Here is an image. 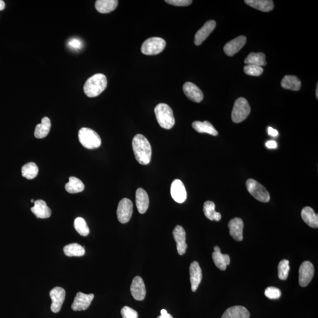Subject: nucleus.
<instances>
[{"label": "nucleus", "instance_id": "f257e3e1", "mask_svg": "<svg viewBox=\"0 0 318 318\" xmlns=\"http://www.w3.org/2000/svg\"><path fill=\"white\" fill-rule=\"evenodd\" d=\"M136 159L140 164L146 165L150 163L152 158V147L149 141L143 135L135 136L132 141Z\"/></svg>", "mask_w": 318, "mask_h": 318}, {"label": "nucleus", "instance_id": "f03ea898", "mask_svg": "<svg viewBox=\"0 0 318 318\" xmlns=\"http://www.w3.org/2000/svg\"><path fill=\"white\" fill-rule=\"evenodd\" d=\"M108 86V80L105 74L98 73L89 78L84 86V91L89 97H95L105 91Z\"/></svg>", "mask_w": 318, "mask_h": 318}, {"label": "nucleus", "instance_id": "7ed1b4c3", "mask_svg": "<svg viewBox=\"0 0 318 318\" xmlns=\"http://www.w3.org/2000/svg\"><path fill=\"white\" fill-rule=\"evenodd\" d=\"M155 114L158 122L162 128L171 129L175 124L172 109L165 103H160L156 106Z\"/></svg>", "mask_w": 318, "mask_h": 318}, {"label": "nucleus", "instance_id": "20e7f679", "mask_svg": "<svg viewBox=\"0 0 318 318\" xmlns=\"http://www.w3.org/2000/svg\"><path fill=\"white\" fill-rule=\"evenodd\" d=\"M79 139L85 148L94 149L99 148L102 144L99 135L91 129L83 127L79 132Z\"/></svg>", "mask_w": 318, "mask_h": 318}, {"label": "nucleus", "instance_id": "39448f33", "mask_svg": "<svg viewBox=\"0 0 318 318\" xmlns=\"http://www.w3.org/2000/svg\"><path fill=\"white\" fill-rule=\"evenodd\" d=\"M250 113V107L247 99L241 97L234 103L232 112V119L234 123L242 122Z\"/></svg>", "mask_w": 318, "mask_h": 318}, {"label": "nucleus", "instance_id": "423d86ee", "mask_svg": "<svg viewBox=\"0 0 318 318\" xmlns=\"http://www.w3.org/2000/svg\"><path fill=\"white\" fill-rule=\"evenodd\" d=\"M246 186L249 193L256 200L264 203H267L270 201V193L258 182L252 179H248L246 182Z\"/></svg>", "mask_w": 318, "mask_h": 318}, {"label": "nucleus", "instance_id": "0eeeda50", "mask_svg": "<svg viewBox=\"0 0 318 318\" xmlns=\"http://www.w3.org/2000/svg\"><path fill=\"white\" fill-rule=\"evenodd\" d=\"M165 40L160 37H152L145 40L141 45V53L147 56H154L161 53L165 48Z\"/></svg>", "mask_w": 318, "mask_h": 318}, {"label": "nucleus", "instance_id": "6e6552de", "mask_svg": "<svg viewBox=\"0 0 318 318\" xmlns=\"http://www.w3.org/2000/svg\"><path fill=\"white\" fill-rule=\"evenodd\" d=\"M132 202L129 199L124 198L118 204L117 216L118 221L121 224H126L131 219L133 214Z\"/></svg>", "mask_w": 318, "mask_h": 318}, {"label": "nucleus", "instance_id": "1a4fd4ad", "mask_svg": "<svg viewBox=\"0 0 318 318\" xmlns=\"http://www.w3.org/2000/svg\"><path fill=\"white\" fill-rule=\"evenodd\" d=\"M314 267L311 262H303L299 268V285L302 287H305L311 282L314 275Z\"/></svg>", "mask_w": 318, "mask_h": 318}, {"label": "nucleus", "instance_id": "9d476101", "mask_svg": "<svg viewBox=\"0 0 318 318\" xmlns=\"http://www.w3.org/2000/svg\"><path fill=\"white\" fill-rule=\"evenodd\" d=\"M50 296L52 300L51 310L54 313H58L65 300V290L61 287H55L50 292Z\"/></svg>", "mask_w": 318, "mask_h": 318}, {"label": "nucleus", "instance_id": "9b49d317", "mask_svg": "<svg viewBox=\"0 0 318 318\" xmlns=\"http://www.w3.org/2000/svg\"><path fill=\"white\" fill-rule=\"evenodd\" d=\"M170 193L172 197L175 202L179 204L183 203L187 199V192L184 185L179 179H175L172 182Z\"/></svg>", "mask_w": 318, "mask_h": 318}, {"label": "nucleus", "instance_id": "f8f14e48", "mask_svg": "<svg viewBox=\"0 0 318 318\" xmlns=\"http://www.w3.org/2000/svg\"><path fill=\"white\" fill-rule=\"evenodd\" d=\"M93 294H85L78 293L74 299L71 309L74 311H85L91 305L92 300L94 299Z\"/></svg>", "mask_w": 318, "mask_h": 318}, {"label": "nucleus", "instance_id": "ddd939ff", "mask_svg": "<svg viewBox=\"0 0 318 318\" xmlns=\"http://www.w3.org/2000/svg\"><path fill=\"white\" fill-rule=\"evenodd\" d=\"M132 295L137 300H143L146 295V286L142 278L140 276H136L133 279L131 286Z\"/></svg>", "mask_w": 318, "mask_h": 318}, {"label": "nucleus", "instance_id": "4468645a", "mask_svg": "<svg viewBox=\"0 0 318 318\" xmlns=\"http://www.w3.org/2000/svg\"><path fill=\"white\" fill-rule=\"evenodd\" d=\"M173 237L176 243L178 252L180 255L186 253L187 245L186 242V232L183 227L178 225L173 231Z\"/></svg>", "mask_w": 318, "mask_h": 318}, {"label": "nucleus", "instance_id": "2eb2a0df", "mask_svg": "<svg viewBox=\"0 0 318 318\" xmlns=\"http://www.w3.org/2000/svg\"><path fill=\"white\" fill-rule=\"evenodd\" d=\"M183 90L184 94L192 102L200 103L204 99L203 92L195 84L191 82L185 83Z\"/></svg>", "mask_w": 318, "mask_h": 318}, {"label": "nucleus", "instance_id": "dca6fc26", "mask_svg": "<svg viewBox=\"0 0 318 318\" xmlns=\"http://www.w3.org/2000/svg\"><path fill=\"white\" fill-rule=\"evenodd\" d=\"M247 42V37L244 36H239L231 40L225 45L224 50L225 53L228 56H233L238 53L244 47Z\"/></svg>", "mask_w": 318, "mask_h": 318}, {"label": "nucleus", "instance_id": "f3484780", "mask_svg": "<svg viewBox=\"0 0 318 318\" xmlns=\"http://www.w3.org/2000/svg\"><path fill=\"white\" fill-rule=\"evenodd\" d=\"M229 229L230 235L236 241H242L243 236V229L244 224L241 218H235L231 219L228 224Z\"/></svg>", "mask_w": 318, "mask_h": 318}, {"label": "nucleus", "instance_id": "a211bd4d", "mask_svg": "<svg viewBox=\"0 0 318 318\" xmlns=\"http://www.w3.org/2000/svg\"><path fill=\"white\" fill-rule=\"evenodd\" d=\"M190 279L191 289L193 292H195L202 279V272L198 262H193L190 266Z\"/></svg>", "mask_w": 318, "mask_h": 318}, {"label": "nucleus", "instance_id": "6ab92c4d", "mask_svg": "<svg viewBox=\"0 0 318 318\" xmlns=\"http://www.w3.org/2000/svg\"><path fill=\"white\" fill-rule=\"evenodd\" d=\"M216 23L214 20H209L195 34V44L200 45L210 35L216 27Z\"/></svg>", "mask_w": 318, "mask_h": 318}, {"label": "nucleus", "instance_id": "aec40b11", "mask_svg": "<svg viewBox=\"0 0 318 318\" xmlns=\"http://www.w3.org/2000/svg\"><path fill=\"white\" fill-rule=\"evenodd\" d=\"M214 252L212 253V259L216 267L220 270H227V266L230 264V256L227 254H222L221 249L219 247L214 248Z\"/></svg>", "mask_w": 318, "mask_h": 318}, {"label": "nucleus", "instance_id": "412c9836", "mask_svg": "<svg viewBox=\"0 0 318 318\" xmlns=\"http://www.w3.org/2000/svg\"><path fill=\"white\" fill-rule=\"evenodd\" d=\"M136 204L138 212L143 214L146 212L149 206V198L145 190L138 188L136 192Z\"/></svg>", "mask_w": 318, "mask_h": 318}, {"label": "nucleus", "instance_id": "4be33fe9", "mask_svg": "<svg viewBox=\"0 0 318 318\" xmlns=\"http://www.w3.org/2000/svg\"><path fill=\"white\" fill-rule=\"evenodd\" d=\"M31 212L40 219H47L50 218L51 215V210L43 200H37L34 202V206L31 208Z\"/></svg>", "mask_w": 318, "mask_h": 318}, {"label": "nucleus", "instance_id": "5701e85b", "mask_svg": "<svg viewBox=\"0 0 318 318\" xmlns=\"http://www.w3.org/2000/svg\"><path fill=\"white\" fill-rule=\"evenodd\" d=\"M248 309L242 306H234L228 308L221 318H250Z\"/></svg>", "mask_w": 318, "mask_h": 318}, {"label": "nucleus", "instance_id": "b1692460", "mask_svg": "<svg viewBox=\"0 0 318 318\" xmlns=\"http://www.w3.org/2000/svg\"><path fill=\"white\" fill-rule=\"evenodd\" d=\"M301 216L303 221L308 226L315 229L318 227V216L312 208L309 206L303 208L301 211Z\"/></svg>", "mask_w": 318, "mask_h": 318}, {"label": "nucleus", "instance_id": "393cba45", "mask_svg": "<svg viewBox=\"0 0 318 318\" xmlns=\"http://www.w3.org/2000/svg\"><path fill=\"white\" fill-rule=\"evenodd\" d=\"M246 4L255 9L262 11V12H269L273 9L274 4L271 0H246Z\"/></svg>", "mask_w": 318, "mask_h": 318}, {"label": "nucleus", "instance_id": "a878e982", "mask_svg": "<svg viewBox=\"0 0 318 318\" xmlns=\"http://www.w3.org/2000/svg\"><path fill=\"white\" fill-rule=\"evenodd\" d=\"M192 127L195 131L200 134H207L216 136L218 132L215 127L209 121H204V122L195 121L192 123Z\"/></svg>", "mask_w": 318, "mask_h": 318}, {"label": "nucleus", "instance_id": "bb28decb", "mask_svg": "<svg viewBox=\"0 0 318 318\" xmlns=\"http://www.w3.org/2000/svg\"><path fill=\"white\" fill-rule=\"evenodd\" d=\"M118 2L117 0H97L95 3V9L100 13H109L117 8Z\"/></svg>", "mask_w": 318, "mask_h": 318}, {"label": "nucleus", "instance_id": "cd10ccee", "mask_svg": "<svg viewBox=\"0 0 318 318\" xmlns=\"http://www.w3.org/2000/svg\"><path fill=\"white\" fill-rule=\"evenodd\" d=\"M51 129V121L47 117L43 118L42 123L37 124L35 131H34V136L37 138H43L47 136Z\"/></svg>", "mask_w": 318, "mask_h": 318}, {"label": "nucleus", "instance_id": "c85d7f7f", "mask_svg": "<svg viewBox=\"0 0 318 318\" xmlns=\"http://www.w3.org/2000/svg\"><path fill=\"white\" fill-rule=\"evenodd\" d=\"M204 212L205 216L210 221L218 222L222 218L221 214L216 212L215 204L212 201H206L204 205Z\"/></svg>", "mask_w": 318, "mask_h": 318}, {"label": "nucleus", "instance_id": "c756f323", "mask_svg": "<svg viewBox=\"0 0 318 318\" xmlns=\"http://www.w3.org/2000/svg\"><path fill=\"white\" fill-rule=\"evenodd\" d=\"M281 86L285 89L298 91L301 86V82L297 77L289 75L283 78Z\"/></svg>", "mask_w": 318, "mask_h": 318}, {"label": "nucleus", "instance_id": "7c9ffc66", "mask_svg": "<svg viewBox=\"0 0 318 318\" xmlns=\"http://www.w3.org/2000/svg\"><path fill=\"white\" fill-rule=\"evenodd\" d=\"M65 189L69 193L74 194L83 192L85 189V184L82 181L76 177H70L69 181L65 185Z\"/></svg>", "mask_w": 318, "mask_h": 318}, {"label": "nucleus", "instance_id": "2f4dec72", "mask_svg": "<svg viewBox=\"0 0 318 318\" xmlns=\"http://www.w3.org/2000/svg\"><path fill=\"white\" fill-rule=\"evenodd\" d=\"M64 253L68 257L82 256L85 255V250L78 244H71L66 245L63 249Z\"/></svg>", "mask_w": 318, "mask_h": 318}, {"label": "nucleus", "instance_id": "473e14b6", "mask_svg": "<svg viewBox=\"0 0 318 318\" xmlns=\"http://www.w3.org/2000/svg\"><path fill=\"white\" fill-rule=\"evenodd\" d=\"M244 62L247 65H252L260 66H264L267 65L266 57L264 53H251L246 58Z\"/></svg>", "mask_w": 318, "mask_h": 318}, {"label": "nucleus", "instance_id": "72a5a7b5", "mask_svg": "<svg viewBox=\"0 0 318 318\" xmlns=\"http://www.w3.org/2000/svg\"><path fill=\"white\" fill-rule=\"evenodd\" d=\"M22 173L23 177L28 179H33L38 175L39 167L33 162L26 163L22 167Z\"/></svg>", "mask_w": 318, "mask_h": 318}, {"label": "nucleus", "instance_id": "f704fd0d", "mask_svg": "<svg viewBox=\"0 0 318 318\" xmlns=\"http://www.w3.org/2000/svg\"><path fill=\"white\" fill-rule=\"evenodd\" d=\"M75 229L81 236H87L90 233L89 227L85 219L82 218H77L74 222Z\"/></svg>", "mask_w": 318, "mask_h": 318}, {"label": "nucleus", "instance_id": "c9c22d12", "mask_svg": "<svg viewBox=\"0 0 318 318\" xmlns=\"http://www.w3.org/2000/svg\"><path fill=\"white\" fill-rule=\"evenodd\" d=\"M277 270H278V277L280 280L287 279L290 270V262L286 259L282 260L279 262Z\"/></svg>", "mask_w": 318, "mask_h": 318}, {"label": "nucleus", "instance_id": "e433bc0d", "mask_svg": "<svg viewBox=\"0 0 318 318\" xmlns=\"http://www.w3.org/2000/svg\"><path fill=\"white\" fill-rule=\"evenodd\" d=\"M245 73L251 76H259L264 72V69L260 66L247 65L244 67Z\"/></svg>", "mask_w": 318, "mask_h": 318}, {"label": "nucleus", "instance_id": "4c0bfd02", "mask_svg": "<svg viewBox=\"0 0 318 318\" xmlns=\"http://www.w3.org/2000/svg\"><path fill=\"white\" fill-rule=\"evenodd\" d=\"M281 291L279 289L270 286L266 289L265 291V296L270 299H277L281 296Z\"/></svg>", "mask_w": 318, "mask_h": 318}, {"label": "nucleus", "instance_id": "58836bf2", "mask_svg": "<svg viewBox=\"0 0 318 318\" xmlns=\"http://www.w3.org/2000/svg\"><path fill=\"white\" fill-rule=\"evenodd\" d=\"M121 314L123 318H138L137 312L127 306L121 309Z\"/></svg>", "mask_w": 318, "mask_h": 318}, {"label": "nucleus", "instance_id": "ea45409f", "mask_svg": "<svg viewBox=\"0 0 318 318\" xmlns=\"http://www.w3.org/2000/svg\"><path fill=\"white\" fill-rule=\"evenodd\" d=\"M165 2L175 6L185 7L192 4L193 1L191 0H166Z\"/></svg>", "mask_w": 318, "mask_h": 318}, {"label": "nucleus", "instance_id": "a19ab883", "mask_svg": "<svg viewBox=\"0 0 318 318\" xmlns=\"http://www.w3.org/2000/svg\"><path fill=\"white\" fill-rule=\"evenodd\" d=\"M68 46L72 50H79L83 48V42L80 40L73 39L69 40Z\"/></svg>", "mask_w": 318, "mask_h": 318}, {"label": "nucleus", "instance_id": "79ce46f5", "mask_svg": "<svg viewBox=\"0 0 318 318\" xmlns=\"http://www.w3.org/2000/svg\"><path fill=\"white\" fill-rule=\"evenodd\" d=\"M268 133L269 135L273 137H276L277 136H278L279 135L278 132H277L276 129H274L271 127H268Z\"/></svg>", "mask_w": 318, "mask_h": 318}, {"label": "nucleus", "instance_id": "37998d69", "mask_svg": "<svg viewBox=\"0 0 318 318\" xmlns=\"http://www.w3.org/2000/svg\"><path fill=\"white\" fill-rule=\"evenodd\" d=\"M266 146H267L269 149H276L277 147V143L275 141H268L267 143H266Z\"/></svg>", "mask_w": 318, "mask_h": 318}, {"label": "nucleus", "instance_id": "c03bdc74", "mask_svg": "<svg viewBox=\"0 0 318 318\" xmlns=\"http://www.w3.org/2000/svg\"><path fill=\"white\" fill-rule=\"evenodd\" d=\"M158 318H173L171 315L167 313L165 315H161Z\"/></svg>", "mask_w": 318, "mask_h": 318}, {"label": "nucleus", "instance_id": "a18cd8bd", "mask_svg": "<svg viewBox=\"0 0 318 318\" xmlns=\"http://www.w3.org/2000/svg\"><path fill=\"white\" fill-rule=\"evenodd\" d=\"M5 6V2L2 0H0V11L3 10Z\"/></svg>", "mask_w": 318, "mask_h": 318}, {"label": "nucleus", "instance_id": "49530a36", "mask_svg": "<svg viewBox=\"0 0 318 318\" xmlns=\"http://www.w3.org/2000/svg\"><path fill=\"white\" fill-rule=\"evenodd\" d=\"M160 313L161 315H165L167 313V312L166 309H162V310H161Z\"/></svg>", "mask_w": 318, "mask_h": 318}, {"label": "nucleus", "instance_id": "de8ad7c7", "mask_svg": "<svg viewBox=\"0 0 318 318\" xmlns=\"http://www.w3.org/2000/svg\"><path fill=\"white\" fill-rule=\"evenodd\" d=\"M316 97L317 99H318V84H317V90H316Z\"/></svg>", "mask_w": 318, "mask_h": 318}, {"label": "nucleus", "instance_id": "09e8293b", "mask_svg": "<svg viewBox=\"0 0 318 318\" xmlns=\"http://www.w3.org/2000/svg\"><path fill=\"white\" fill-rule=\"evenodd\" d=\"M31 202V203H34V201L33 199H32Z\"/></svg>", "mask_w": 318, "mask_h": 318}]
</instances>
